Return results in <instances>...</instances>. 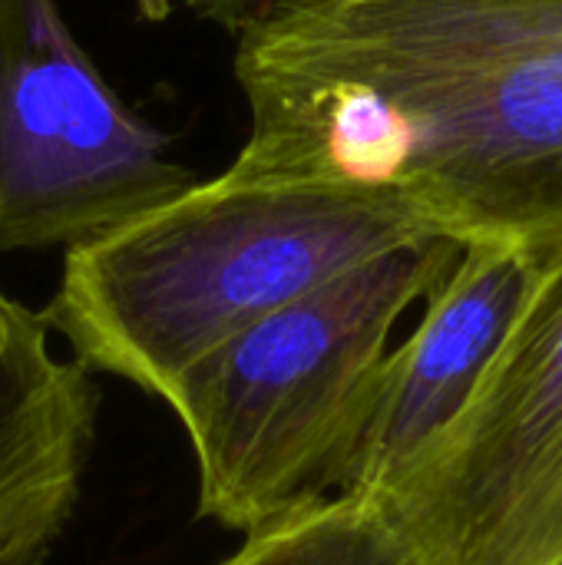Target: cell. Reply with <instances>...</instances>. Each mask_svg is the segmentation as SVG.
<instances>
[{"mask_svg": "<svg viewBox=\"0 0 562 565\" xmlns=\"http://www.w3.org/2000/svg\"><path fill=\"white\" fill-rule=\"evenodd\" d=\"M235 179L401 195L457 245L562 248V0H268Z\"/></svg>", "mask_w": 562, "mask_h": 565, "instance_id": "6da1fadb", "label": "cell"}, {"mask_svg": "<svg viewBox=\"0 0 562 565\" xmlns=\"http://www.w3.org/2000/svg\"><path fill=\"white\" fill-rule=\"evenodd\" d=\"M424 238L444 235L384 189L222 172L70 248L40 315L86 371L169 401L255 321Z\"/></svg>", "mask_w": 562, "mask_h": 565, "instance_id": "7a4b0ae2", "label": "cell"}, {"mask_svg": "<svg viewBox=\"0 0 562 565\" xmlns=\"http://www.w3.org/2000/svg\"><path fill=\"white\" fill-rule=\"evenodd\" d=\"M460 248H391L255 321L176 384L166 404L189 437L205 520L252 536L341 493L391 334Z\"/></svg>", "mask_w": 562, "mask_h": 565, "instance_id": "3957f363", "label": "cell"}, {"mask_svg": "<svg viewBox=\"0 0 562 565\" xmlns=\"http://www.w3.org/2000/svg\"><path fill=\"white\" fill-rule=\"evenodd\" d=\"M195 182L169 136L103 79L56 0H0V255L70 252Z\"/></svg>", "mask_w": 562, "mask_h": 565, "instance_id": "277c9868", "label": "cell"}, {"mask_svg": "<svg viewBox=\"0 0 562 565\" xmlns=\"http://www.w3.org/2000/svg\"><path fill=\"white\" fill-rule=\"evenodd\" d=\"M368 507L407 565H562V258L460 417Z\"/></svg>", "mask_w": 562, "mask_h": 565, "instance_id": "5b68a950", "label": "cell"}, {"mask_svg": "<svg viewBox=\"0 0 562 565\" xmlns=\"http://www.w3.org/2000/svg\"><path fill=\"white\" fill-rule=\"evenodd\" d=\"M560 258L562 248L490 242L460 248L454 268L424 298L427 308L411 338L381 364L338 497L371 503L460 417Z\"/></svg>", "mask_w": 562, "mask_h": 565, "instance_id": "8992f818", "label": "cell"}, {"mask_svg": "<svg viewBox=\"0 0 562 565\" xmlns=\"http://www.w3.org/2000/svg\"><path fill=\"white\" fill-rule=\"evenodd\" d=\"M89 371L0 285V565H46L70 530L96 434Z\"/></svg>", "mask_w": 562, "mask_h": 565, "instance_id": "52a82bcc", "label": "cell"}, {"mask_svg": "<svg viewBox=\"0 0 562 565\" xmlns=\"http://www.w3.org/2000/svg\"><path fill=\"white\" fill-rule=\"evenodd\" d=\"M219 565H407L374 510L351 497L315 503L245 543Z\"/></svg>", "mask_w": 562, "mask_h": 565, "instance_id": "ba28073f", "label": "cell"}, {"mask_svg": "<svg viewBox=\"0 0 562 565\" xmlns=\"http://www.w3.org/2000/svg\"><path fill=\"white\" fill-rule=\"evenodd\" d=\"M265 3H268V0H136L142 20L159 23V20L172 17L176 7H185V10H192L199 20L219 23L222 30H232V33H238Z\"/></svg>", "mask_w": 562, "mask_h": 565, "instance_id": "9c48e42d", "label": "cell"}]
</instances>
